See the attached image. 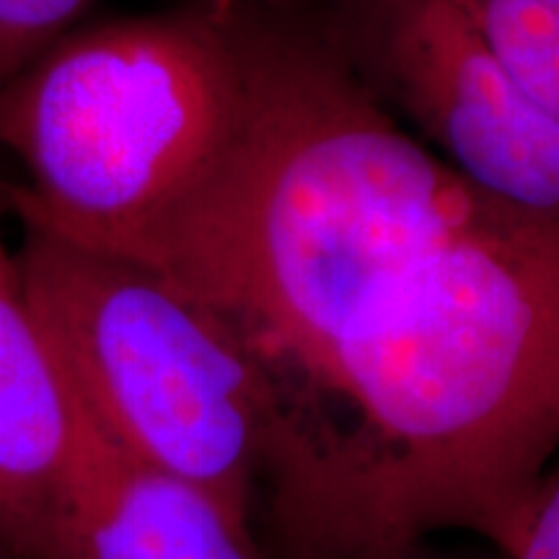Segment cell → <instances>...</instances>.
I'll use <instances>...</instances> for the list:
<instances>
[{
    "mask_svg": "<svg viewBox=\"0 0 559 559\" xmlns=\"http://www.w3.org/2000/svg\"><path fill=\"white\" fill-rule=\"evenodd\" d=\"M559 456V223L513 210L383 280L277 402L285 559L466 531L510 557Z\"/></svg>",
    "mask_w": 559,
    "mask_h": 559,
    "instance_id": "1",
    "label": "cell"
},
{
    "mask_svg": "<svg viewBox=\"0 0 559 559\" xmlns=\"http://www.w3.org/2000/svg\"><path fill=\"white\" fill-rule=\"evenodd\" d=\"M249 60L239 145L148 270L234 326L277 407L383 280L515 207L404 132L321 34L249 19Z\"/></svg>",
    "mask_w": 559,
    "mask_h": 559,
    "instance_id": "2",
    "label": "cell"
},
{
    "mask_svg": "<svg viewBox=\"0 0 559 559\" xmlns=\"http://www.w3.org/2000/svg\"><path fill=\"white\" fill-rule=\"evenodd\" d=\"M249 19L190 9L68 32L0 91L26 228L148 267L239 145Z\"/></svg>",
    "mask_w": 559,
    "mask_h": 559,
    "instance_id": "3",
    "label": "cell"
},
{
    "mask_svg": "<svg viewBox=\"0 0 559 559\" xmlns=\"http://www.w3.org/2000/svg\"><path fill=\"white\" fill-rule=\"evenodd\" d=\"M19 267L70 394L128 456L257 526L277 440L267 370L164 275L26 228Z\"/></svg>",
    "mask_w": 559,
    "mask_h": 559,
    "instance_id": "4",
    "label": "cell"
},
{
    "mask_svg": "<svg viewBox=\"0 0 559 559\" xmlns=\"http://www.w3.org/2000/svg\"><path fill=\"white\" fill-rule=\"evenodd\" d=\"M321 37L472 187L559 223V122L515 86L461 0H347Z\"/></svg>",
    "mask_w": 559,
    "mask_h": 559,
    "instance_id": "5",
    "label": "cell"
},
{
    "mask_svg": "<svg viewBox=\"0 0 559 559\" xmlns=\"http://www.w3.org/2000/svg\"><path fill=\"white\" fill-rule=\"evenodd\" d=\"M50 559H267L257 526L207 489L117 449L75 402Z\"/></svg>",
    "mask_w": 559,
    "mask_h": 559,
    "instance_id": "6",
    "label": "cell"
},
{
    "mask_svg": "<svg viewBox=\"0 0 559 559\" xmlns=\"http://www.w3.org/2000/svg\"><path fill=\"white\" fill-rule=\"evenodd\" d=\"M3 207L0 179V218ZM73 432V394L0 223V547L11 559H50Z\"/></svg>",
    "mask_w": 559,
    "mask_h": 559,
    "instance_id": "7",
    "label": "cell"
},
{
    "mask_svg": "<svg viewBox=\"0 0 559 559\" xmlns=\"http://www.w3.org/2000/svg\"><path fill=\"white\" fill-rule=\"evenodd\" d=\"M506 73L559 122V0H461Z\"/></svg>",
    "mask_w": 559,
    "mask_h": 559,
    "instance_id": "8",
    "label": "cell"
},
{
    "mask_svg": "<svg viewBox=\"0 0 559 559\" xmlns=\"http://www.w3.org/2000/svg\"><path fill=\"white\" fill-rule=\"evenodd\" d=\"M91 0H0V91L55 45Z\"/></svg>",
    "mask_w": 559,
    "mask_h": 559,
    "instance_id": "9",
    "label": "cell"
},
{
    "mask_svg": "<svg viewBox=\"0 0 559 559\" xmlns=\"http://www.w3.org/2000/svg\"><path fill=\"white\" fill-rule=\"evenodd\" d=\"M508 559H559V456L544 477L528 526Z\"/></svg>",
    "mask_w": 559,
    "mask_h": 559,
    "instance_id": "10",
    "label": "cell"
},
{
    "mask_svg": "<svg viewBox=\"0 0 559 559\" xmlns=\"http://www.w3.org/2000/svg\"><path fill=\"white\" fill-rule=\"evenodd\" d=\"M366 559H440V557L432 555L430 549H425L423 542H417V544H404V547H396V549L379 551V555H370Z\"/></svg>",
    "mask_w": 559,
    "mask_h": 559,
    "instance_id": "11",
    "label": "cell"
},
{
    "mask_svg": "<svg viewBox=\"0 0 559 559\" xmlns=\"http://www.w3.org/2000/svg\"><path fill=\"white\" fill-rule=\"evenodd\" d=\"M0 559H11V555L3 547H0Z\"/></svg>",
    "mask_w": 559,
    "mask_h": 559,
    "instance_id": "12",
    "label": "cell"
}]
</instances>
